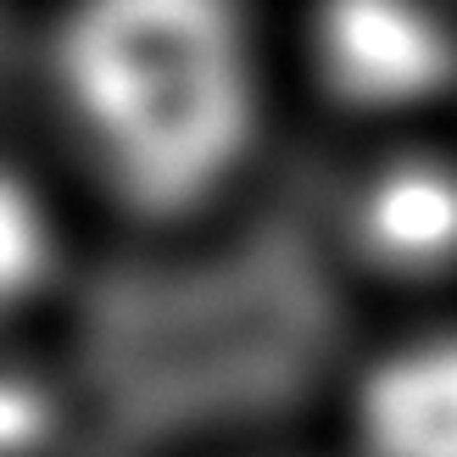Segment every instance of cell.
I'll return each mask as SVG.
<instances>
[{"label": "cell", "instance_id": "277c9868", "mask_svg": "<svg viewBox=\"0 0 457 457\" xmlns=\"http://www.w3.org/2000/svg\"><path fill=\"white\" fill-rule=\"evenodd\" d=\"M357 457H457V329L385 346L352 385Z\"/></svg>", "mask_w": 457, "mask_h": 457}, {"label": "cell", "instance_id": "8992f818", "mask_svg": "<svg viewBox=\"0 0 457 457\" xmlns=\"http://www.w3.org/2000/svg\"><path fill=\"white\" fill-rule=\"evenodd\" d=\"M62 391L29 357L0 346V457H51L62 436Z\"/></svg>", "mask_w": 457, "mask_h": 457}, {"label": "cell", "instance_id": "7a4b0ae2", "mask_svg": "<svg viewBox=\"0 0 457 457\" xmlns=\"http://www.w3.org/2000/svg\"><path fill=\"white\" fill-rule=\"evenodd\" d=\"M312 73L362 118H413L457 84V17L441 0H312Z\"/></svg>", "mask_w": 457, "mask_h": 457}, {"label": "cell", "instance_id": "3957f363", "mask_svg": "<svg viewBox=\"0 0 457 457\" xmlns=\"http://www.w3.org/2000/svg\"><path fill=\"white\" fill-rule=\"evenodd\" d=\"M357 257L385 279L424 285L457 268V162L441 151H391L346 201Z\"/></svg>", "mask_w": 457, "mask_h": 457}, {"label": "cell", "instance_id": "5b68a950", "mask_svg": "<svg viewBox=\"0 0 457 457\" xmlns=\"http://www.w3.org/2000/svg\"><path fill=\"white\" fill-rule=\"evenodd\" d=\"M62 257L67 235L56 201L22 168L0 162V329L51 295V285L62 279Z\"/></svg>", "mask_w": 457, "mask_h": 457}, {"label": "cell", "instance_id": "6da1fadb", "mask_svg": "<svg viewBox=\"0 0 457 457\" xmlns=\"http://www.w3.org/2000/svg\"><path fill=\"white\" fill-rule=\"evenodd\" d=\"M51 84L101 185L151 218L218 201L262 129L240 0H67Z\"/></svg>", "mask_w": 457, "mask_h": 457}]
</instances>
